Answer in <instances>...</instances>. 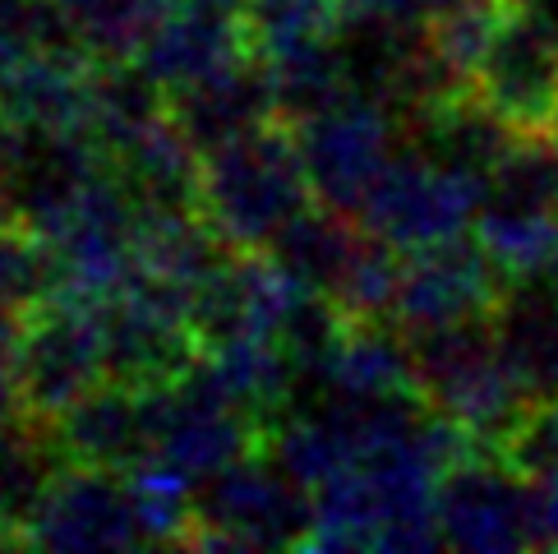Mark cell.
<instances>
[{
    "label": "cell",
    "mask_w": 558,
    "mask_h": 554,
    "mask_svg": "<svg viewBox=\"0 0 558 554\" xmlns=\"http://www.w3.org/2000/svg\"><path fill=\"white\" fill-rule=\"evenodd\" d=\"M314 204V185L291 121L254 125L204 153L198 213L231 250H268L301 208Z\"/></svg>",
    "instance_id": "cell-1"
},
{
    "label": "cell",
    "mask_w": 558,
    "mask_h": 554,
    "mask_svg": "<svg viewBox=\"0 0 558 554\" xmlns=\"http://www.w3.org/2000/svg\"><path fill=\"white\" fill-rule=\"evenodd\" d=\"M411 347H415V380H421L425 402L462 425L475 448L504 453L531 416L535 398L504 361L494 324L471 320V324L411 333Z\"/></svg>",
    "instance_id": "cell-2"
},
{
    "label": "cell",
    "mask_w": 558,
    "mask_h": 554,
    "mask_svg": "<svg viewBox=\"0 0 558 554\" xmlns=\"http://www.w3.org/2000/svg\"><path fill=\"white\" fill-rule=\"evenodd\" d=\"M314 490L287 477L272 453H250L194 485L185 550H310Z\"/></svg>",
    "instance_id": "cell-3"
},
{
    "label": "cell",
    "mask_w": 558,
    "mask_h": 554,
    "mask_svg": "<svg viewBox=\"0 0 558 554\" xmlns=\"http://www.w3.org/2000/svg\"><path fill=\"white\" fill-rule=\"evenodd\" d=\"M107 374L102 328L88 301L70 296H47L19 320L14 338V398L19 416L33 425H51L65 416L88 388H97Z\"/></svg>",
    "instance_id": "cell-4"
},
{
    "label": "cell",
    "mask_w": 558,
    "mask_h": 554,
    "mask_svg": "<svg viewBox=\"0 0 558 554\" xmlns=\"http://www.w3.org/2000/svg\"><path fill=\"white\" fill-rule=\"evenodd\" d=\"M485 194H489L485 176L434 162L429 153L411 144L407 153L388 157V167L378 171V181L369 185L355 217H361L374 236H384V241H392L402 254H411V250H425V245L475 231Z\"/></svg>",
    "instance_id": "cell-5"
},
{
    "label": "cell",
    "mask_w": 558,
    "mask_h": 554,
    "mask_svg": "<svg viewBox=\"0 0 558 554\" xmlns=\"http://www.w3.org/2000/svg\"><path fill=\"white\" fill-rule=\"evenodd\" d=\"M107 374L125 384H175L204 356L190 320V291L138 268L125 287L93 301Z\"/></svg>",
    "instance_id": "cell-6"
},
{
    "label": "cell",
    "mask_w": 558,
    "mask_h": 554,
    "mask_svg": "<svg viewBox=\"0 0 558 554\" xmlns=\"http://www.w3.org/2000/svg\"><path fill=\"white\" fill-rule=\"evenodd\" d=\"M475 97L517 134L558 130V19L549 5H504L475 70Z\"/></svg>",
    "instance_id": "cell-7"
},
{
    "label": "cell",
    "mask_w": 558,
    "mask_h": 554,
    "mask_svg": "<svg viewBox=\"0 0 558 554\" xmlns=\"http://www.w3.org/2000/svg\"><path fill=\"white\" fill-rule=\"evenodd\" d=\"M295 134H301L314 200L342 213H361L369 185L388 167L402 121L388 103L351 88L342 103L314 111L310 121H295Z\"/></svg>",
    "instance_id": "cell-8"
},
{
    "label": "cell",
    "mask_w": 558,
    "mask_h": 554,
    "mask_svg": "<svg viewBox=\"0 0 558 554\" xmlns=\"http://www.w3.org/2000/svg\"><path fill=\"white\" fill-rule=\"evenodd\" d=\"M162 398L167 384H125L102 380L88 388L65 416H56L47 439L61 462L102 467V471H138L153 462L157 430H162Z\"/></svg>",
    "instance_id": "cell-9"
},
{
    "label": "cell",
    "mask_w": 558,
    "mask_h": 554,
    "mask_svg": "<svg viewBox=\"0 0 558 554\" xmlns=\"http://www.w3.org/2000/svg\"><path fill=\"white\" fill-rule=\"evenodd\" d=\"M508 287L512 282L498 273L489 250L481 245V236L466 231V236H452V241L407 254L392 320L407 333L489 320Z\"/></svg>",
    "instance_id": "cell-10"
},
{
    "label": "cell",
    "mask_w": 558,
    "mask_h": 554,
    "mask_svg": "<svg viewBox=\"0 0 558 554\" xmlns=\"http://www.w3.org/2000/svg\"><path fill=\"white\" fill-rule=\"evenodd\" d=\"M438 527L444 545L471 554L531 550L526 527V477L512 458L471 448L438 481Z\"/></svg>",
    "instance_id": "cell-11"
},
{
    "label": "cell",
    "mask_w": 558,
    "mask_h": 554,
    "mask_svg": "<svg viewBox=\"0 0 558 554\" xmlns=\"http://www.w3.org/2000/svg\"><path fill=\"white\" fill-rule=\"evenodd\" d=\"M148 545L134 518L130 477L102 467L56 471L43 504L33 508L28 527L19 531V550H130Z\"/></svg>",
    "instance_id": "cell-12"
},
{
    "label": "cell",
    "mask_w": 558,
    "mask_h": 554,
    "mask_svg": "<svg viewBox=\"0 0 558 554\" xmlns=\"http://www.w3.org/2000/svg\"><path fill=\"white\" fill-rule=\"evenodd\" d=\"M167 116L198 153L227 144V138L245 134V130L264 125L277 116L268 65L245 51L241 61H231L222 70L194 79V84H185V88L167 93Z\"/></svg>",
    "instance_id": "cell-13"
},
{
    "label": "cell",
    "mask_w": 558,
    "mask_h": 554,
    "mask_svg": "<svg viewBox=\"0 0 558 554\" xmlns=\"http://www.w3.org/2000/svg\"><path fill=\"white\" fill-rule=\"evenodd\" d=\"M314 388L324 398H407V393H421L411 333L397 320H347Z\"/></svg>",
    "instance_id": "cell-14"
},
{
    "label": "cell",
    "mask_w": 558,
    "mask_h": 554,
    "mask_svg": "<svg viewBox=\"0 0 558 554\" xmlns=\"http://www.w3.org/2000/svg\"><path fill=\"white\" fill-rule=\"evenodd\" d=\"M88 74L93 56L78 47H43L28 51L0 84V116L61 134L88 130Z\"/></svg>",
    "instance_id": "cell-15"
},
{
    "label": "cell",
    "mask_w": 558,
    "mask_h": 554,
    "mask_svg": "<svg viewBox=\"0 0 558 554\" xmlns=\"http://www.w3.org/2000/svg\"><path fill=\"white\" fill-rule=\"evenodd\" d=\"M111 171L125 181L138 208L148 213H198L204 185V153L175 130L171 116L148 125L125 148L111 153Z\"/></svg>",
    "instance_id": "cell-16"
},
{
    "label": "cell",
    "mask_w": 558,
    "mask_h": 554,
    "mask_svg": "<svg viewBox=\"0 0 558 554\" xmlns=\"http://www.w3.org/2000/svg\"><path fill=\"white\" fill-rule=\"evenodd\" d=\"M245 33L235 14H213V10H194V5H175L162 24L153 28V37L138 51L144 70L162 84L167 93L194 84L213 70H222L231 61H241Z\"/></svg>",
    "instance_id": "cell-17"
},
{
    "label": "cell",
    "mask_w": 558,
    "mask_h": 554,
    "mask_svg": "<svg viewBox=\"0 0 558 554\" xmlns=\"http://www.w3.org/2000/svg\"><path fill=\"white\" fill-rule=\"evenodd\" d=\"M504 361L522 380L535 402L558 398V287L554 282H512L489 314Z\"/></svg>",
    "instance_id": "cell-18"
},
{
    "label": "cell",
    "mask_w": 558,
    "mask_h": 554,
    "mask_svg": "<svg viewBox=\"0 0 558 554\" xmlns=\"http://www.w3.org/2000/svg\"><path fill=\"white\" fill-rule=\"evenodd\" d=\"M365 222L355 213H342V208H328V204H310L291 217V222L272 236L268 245V260L282 268L295 282H305L324 296H337L342 277L355 260V250L365 241Z\"/></svg>",
    "instance_id": "cell-19"
},
{
    "label": "cell",
    "mask_w": 558,
    "mask_h": 554,
    "mask_svg": "<svg viewBox=\"0 0 558 554\" xmlns=\"http://www.w3.org/2000/svg\"><path fill=\"white\" fill-rule=\"evenodd\" d=\"M167 116V88L144 70L138 56H93L88 74V130L111 157Z\"/></svg>",
    "instance_id": "cell-20"
},
{
    "label": "cell",
    "mask_w": 558,
    "mask_h": 554,
    "mask_svg": "<svg viewBox=\"0 0 558 554\" xmlns=\"http://www.w3.org/2000/svg\"><path fill=\"white\" fill-rule=\"evenodd\" d=\"M475 236L508 282H554L558 273V213L485 200Z\"/></svg>",
    "instance_id": "cell-21"
},
{
    "label": "cell",
    "mask_w": 558,
    "mask_h": 554,
    "mask_svg": "<svg viewBox=\"0 0 558 554\" xmlns=\"http://www.w3.org/2000/svg\"><path fill=\"white\" fill-rule=\"evenodd\" d=\"M268 79H272V103L282 121H310L314 111H324L332 103H342L351 93V65L342 51V37H318V43L291 47L282 56H272Z\"/></svg>",
    "instance_id": "cell-22"
},
{
    "label": "cell",
    "mask_w": 558,
    "mask_h": 554,
    "mask_svg": "<svg viewBox=\"0 0 558 554\" xmlns=\"http://www.w3.org/2000/svg\"><path fill=\"white\" fill-rule=\"evenodd\" d=\"M74 43L97 61L138 56L153 28L175 10V0H56Z\"/></svg>",
    "instance_id": "cell-23"
},
{
    "label": "cell",
    "mask_w": 558,
    "mask_h": 554,
    "mask_svg": "<svg viewBox=\"0 0 558 554\" xmlns=\"http://www.w3.org/2000/svg\"><path fill=\"white\" fill-rule=\"evenodd\" d=\"M342 28V0H245L241 33L258 61H272L291 47L337 37Z\"/></svg>",
    "instance_id": "cell-24"
},
{
    "label": "cell",
    "mask_w": 558,
    "mask_h": 554,
    "mask_svg": "<svg viewBox=\"0 0 558 554\" xmlns=\"http://www.w3.org/2000/svg\"><path fill=\"white\" fill-rule=\"evenodd\" d=\"M51 291H56V268L47 245L28 227H19L5 200H0V320H24Z\"/></svg>",
    "instance_id": "cell-25"
},
{
    "label": "cell",
    "mask_w": 558,
    "mask_h": 554,
    "mask_svg": "<svg viewBox=\"0 0 558 554\" xmlns=\"http://www.w3.org/2000/svg\"><path fill=\"white\" fill-rule=\"evenodd\" d=\"M504 458H512L522 477L545 481L558 490V398L531 407L522 430H517L512 444L504 448Z\"/></svg>",
    "instance_id": "cell-26"
},
{
    "label": "cell",
    "mask_w": 558,
    "mask_h": 554,
    "mask_svg": "<svg viewBox=\"0 0 558 554\" xmlns=\"http://www.w3.org/2000/svg\"><path fill=\"white\" fill-rule=\"evenodd\" d=\"M181 5H194V10H213V14H235V19H241L245 0H181Z\"/></svg>",
    "instance_id": "cell-27"
},
{
    "label": "cell",
    "mask_w": 558,
    "mask_h": 554,
    "mask_svg": "<svg viewBox=\"0 0 558 554\" xmlns=\"http://www.w3.org/2000/svg\"><path fill=\"white\" fill-rule=\"evenodd\" d=\"M512 5H549V0H512Z\"/></svg>",
    "instance_id": "cell-28"
},
{
    "label": "cell",
    "mask_w": 558,
    "mask_h": 554,
    "mask_svg": "<svg viewBox=\"0 0 558 554\" xmlns=\"http://www.w3.org/2000/svg\"><path fill=\"white\" fill-rule=\"evenodd\" d=\"M554 287H558V273H554Z\"/></svg>",
    "instance_id": "cell-29"
}]
</instances>
